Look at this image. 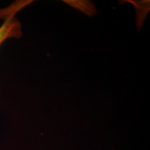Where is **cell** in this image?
<instances>
[{"instance_id": "6da1fadb", "label": "cell", "mask_w": 150, "mask_h": 150, "mask_svg": "<svg viewBox=\"0 0 150 150\" xmlns=\"http://www.w3.org/2000/svg\"><path fill=\"white\" fill-rule=\"evenodd\" d=\"M30 1H21L13 4L9 8L6 9L4 13V22L0 27V45L4 41L10 38H20L22 35L21 25L16 18V14Z\"/></svg>"}]
</instances>
